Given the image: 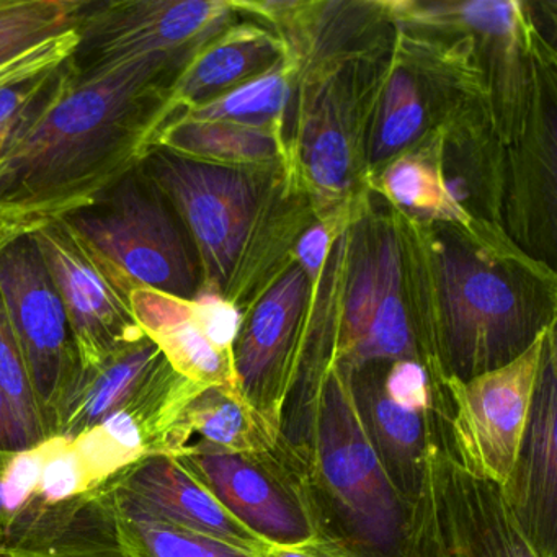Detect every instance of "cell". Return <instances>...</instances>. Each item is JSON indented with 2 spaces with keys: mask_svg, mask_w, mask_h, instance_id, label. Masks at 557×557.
Wrapping results in <instances>:
<instances>
[{
  "mask_svg": "<svg viewBox=\"0 0 557 557\" xmlns=\"http://www.w3.org/2000/svg\"><path fill=\"white\" fill-rule=\"evenodd\" d=\"M164 57H143L76 79L0 162V216L40 224L96 203L159 148L175 120Z\"/></svg>",
  "mask_w": 557,
  "mask_h": 557,
  "instance_id": "1",
  "label": "cell"
},
{
  "mask_svg": "<svg viewBox=\"0 0 557 557\" xmlns=\"http://www.w3.org/2000/svg\"><path fill=\"white\" fill-rule=\"evenodd\" d=\"M133 288L194 299L201 288L198 263L172 207L143 174L126 175L102 198L61 218Z\"/></svg>",
  "mask_w": 557,
  "mask_h": 557,
  "instance_id": "2",
  "label": "cell"
},
{
  "mask_svg": "<svg viewBox=\"0 0 557 557\" xmlns=\"http://www.w3.org/2000/svg\"><path fill=\"white\" fill-rule=\"evenodd\" d=\"M34 230L0 249V296L27 361L45 435L51 440L73 409L86 368Z\"/></svg>",
  "mask_w": 557,
  "mask_h": 557,
  "instance_id": "3",
  "label": "cell"
},
{
  "mask_svg": "<svg viewBox=\"0 0 557 557\" xmlns=\"http://www.w3.org/2000/svg\"><path fill=\"white\" fill-rule=\"evenodd\" d=\"M236 17L221 0L89 2L74 57L77 77L97 76L143 57H164L181 74Z\"/></svg>",
  "mask_w": 557,
  "mask_h": 557,
  "instance_id": "4",
  "label": "cell"
},
{
  "mask_svg": "<svg viewBox=\"0 0 557 557\" xmlns=\"http://www.w3.org/2000/svg\"><path fill=\"white\" fill-rule=\"evenodd\" d=\"M143 174L161 191L187 230L198 259L201 288L224 296L249 239L256 190L240 169L184 158L164 148L143 162Z\"/></svg>",
  "mask_w": 557,
  "mask_h": 557,
  "instance_id": "5",
  "label": "cell"
},
{
  "mask_svg": "<svg viewBox=\"0 0 557 557\" xmlns=\"http://www.w3.org/2000/svg\"><path fill=\"white\" fill-rule=\"evenodd\" d=\"M322 481L351 530L371 546H389L399 533L396 488L374 448L358 406L351 368L325 381L315 426Z\"/></svg>",
  "mask_w": 557,
  "mask_h": 557,
  "instance_id": "6",
  "label": "cell"
},
{
  "mask_svg": "<svg viewBox=\"0 0 557 557\" xmlns=\"http://www.w3.org/2000/svg\"><path fill=\"white\" fill-rule=\"evenodd\" d=\"M438 285L456 381L508 363L536 337L513 286L479 257L445 250Z\"/></svg>",
  "mask_w": 557,
  "mask_h": 557,
  "instance_id": "7",
  "label": "cell"
},
{
  "mask_svg": "<svg viewBox=\"0 0 557 557\" xmlns=\"http://www.w3.org/2000/svg\"><path fill=\"white\" fill-rule=\"evenodd\" d=\"M32 236L63 299L84 368L145 337L133 312L135 288L66 221H45Z\"/></svg>",
  "mask_w": 557,
  "mask_h": 557,
  "instance_id": "8",
  "label": "cell"
},
{
  "mask_svg": "<svg viewBox=\"0 0 557 557\" xmlns=\"http://www.w3.org/2000/svg\"><path fill=\"white\" fill-rule=\"evenodd\" d=\"M546 337L540 332L513 360L453 387V429L462 462L498 487H507L517 469Z\"/></svg>",
  "mask_w": 557,
  "mask_h": 557,
  "instance_id": "9",
  "label": "cell"
},
{
  "mask_svg": "<svg viewBox=\"0 0 557 557\" xmlns=\"http://www.w3.org/2000/svg\"><path fill=\"white\" fill-rule=\"evenodd\" d=\"M200 387L177 373L165 358L122 409L73 440L92 488L145 456L164 453L178 413Z\"/></svg>",
  "mask_w": 557,
  "mask_h": 557,
  "instance_id": "10",
  "label": "cell"
},
{
  "mask_svg": "<svg viewBox=\"0 0 557 557\" xmlns=\"http://www.w3.org/2000/svg\"><path fill=\"white\" fill-rule=\"evenodd\" d=\"M135 510L260 557L270 543L233 517L172 455L145 456L103 482Z\"/></svg>",
  "mask_w": 557,
  "mask_h": 557,
  "instance_id": "11",
  "label": "cell"
},
{
  "mask_svg": "<svg viewBox=\"0 0 557 557\" xmlns=\"http://www.w3.org/2000/svg\"><path fill=\"white\" fill-rule=\"evenodd\" d=\"M172 456L236 520L267 543L296 546L314 537L298 502L253 461V456L201 445L185 446Z\"/></svg>",
  "mask_w": 557,
  "mask_h": 557,
  "instance_id": "12",
  "label": "cell"
},
{
  "mask_svg": "<svg viewBox=\"0 0 557 557\" xmlns=\"http://www.w3.org/2000/svg\"><path fill=\"white\" fill-rule=\"evenodd\" d=\"M413 347L400 296L396 239L381 237L355 269L345 306L341 363L360 368L373 361L412 360Z\"/></svg>",
  "mask_w": 557,
  "mask_h": 557,
  "instance_id": "13",
  "label": "cell"
},
{
  "mask_svg": "<svg viewBox=\"0 0 557 557\" xmlns=\"http://www.w3.org/2000/svg\"><path fill=\"white\" fill-rule=\"evenodd\" d=\"M2 557H129L112 488L102 484L60 502L35 495L5 523Z\"/></svg>",
  "mask_w": 557,
  "mask_h": 557,
  "instance_id": "14",
  "label": "cell"
},
{
  "mask_svg": "<svg viewBox=\"0 0 557 557\" xmlns=\"http://www.w3.org/2000/svg\"><path fill=\"white\" fill-rule=\"evenodd\" d=\"M518 523L528 537L553 557L557 524V377L553 335H547L531 403L530 420L513 479Z\"/></svg>",
  "mask_w": 557,
  "mask_h": 557,
  "instance_id": "15",
  "label": "cell"
},
{
  "mask_svg": "<svg viewBox=\"0 0 557 557\" xmlns=\"http://www.w3.org/2000/svg\"><path fill=\"white\" fill-rule=\"evenodd\" d=\"M306 283L308 275L301 267L285 273L262 296L233 348L237 387L256 409L273 420L280 410L275 374L301 318Z\"/></svg>",
  "mask_w": 557,
  "mask_h": 557,
  "instance_id": "16",
  "label": "cell"
},
{
  "mask_svg": "<svg viewBox=\"0 0 557 557\" xmlns=\"http://www.w3.org/2000/svg\"><path fill=\"white\" fill-rule=\"evenodd\" d=\"M132 306L141 331L159 345L177 373L200 386H237L233 354L220 350L210 341L195 299L136 288Z\"/></svg>",
  "mask_w": 557,
  "mask_h": 557,
  "instance_id": "17",
  "label": "cell"
},
{
  "mask_svg": "<svg viewBox=\"0 0 557 557\" xmlns=\"http://www.w3.org/2000/svg\"><path fill=\"white\" fill-rule=\"evenodd\" d=\"M276 420L263 416L236 384L203 386L178 413L165 455L201 445L233 455L257 456L275 445Z\"/></svg>",
  "mask_w": 557,
  "mask_h": 557,
  "instance_id": "18",
  "label": "cell"
},
{
  "mask_svg": "<svg viewBox=\"0 0 557 557\" xmlns=\"http://www.w3.org/2000/svg\"><path fill=\"white\" fill-rule=\"evenodd\" d=\"M280 54L282 47L269 32L257 27L227 28L169 87L175 119L267 73Z\"/></svg>",
  "mask_w": 557,
  "mask_h": 557,
  "instance_id": "19",
  "label": "cell"
},
{
  "mask_svg": "<svg viewBox=\"0 0 557 557\" xmlns=\"http://www.w3.org/2000/svg\"><path fill=\"white\" fill-rule=\"evenodd\" d=\"M159 345L145 335L97 364L86 368L73 409L58 436L73 442L122 409L164 363ZM57 438V436H54Z\"/></svg>",
  "mask_w": 557,
  "mask_h": 557,
  "instance_id": "20",
  "label": "cell"
},
{
  "mask_svg": "<svg viewBox=\"0 0 557 557\" xmlns=\"http://www.w3.org/2000/svg\"><path fill=\"white\" fill-rule=\"evenodd\" d=\"M159 148L184 158L237 168L272 161L278 145L257 126L178 116L162 132Z\"/></svg>",
  "mask_w": 557,
  "mask_h": 557,
  "instance_id": "21",
  "label": "cell"
},
{
  "mask_svg": "<svg viewBox=\"0 0 557 557\" xmlns=\"http://www.w3.org/2000/svg\"><path fill=\"white\" fill-rule=\"evenodd\" d=\"M355 393L391 484L394 487V479L403 478L410 487L422 451V413L397 406L384 389L368 387L361 394L355 387Z\"/></svg>",
  "mask_w": 557,
  "mask_h": 557,
  "instance_id": "22",
  "label": "cell"
},
{
  "mask_svg": "<svg viewBox=\"0 0 557 557\" xmlns=\"http://www.w3.org/2000/svg\"><path fill=\"white\" fill-rule=\"evenodd\" d=\"M84 0H0V67L79 27Z\"/></svg>",
  "mask_w": 557,
  "mask_h": 557,
  "instance_id": "23",
  "label": "cell"
},
{
  "mask_svg": "<svg viewBox=\"0 0 557 557\" xmlns=\"http://www.w3.org/2000/svg\"><path fill=\"white\" fill-rule=\"evenodd\" d=\"M115 498L120 540L129 557H257L195 531L156 520Z\"/></svg>",
  "mask_w": 557,
  "mask_h": 557,
  "instance_id": "24",
  "label": "cell"
},
{
  "mask_svg": "<svg viewBox=\"0 0 557 557\" xmlns=\"http://www.w3.org/2000/svg\"><path fill=\"white\" fill-rule=\"evenodd\" d=\"M288 96L289 89L285 77L276 71H267L181 116L239 123L260 128L263 122H269L282 112Z\"/></svg>",
  "mask_w": 557,
  "mask_h": 557,
  "instance_id": "25",
  "label": "cell"
},
{
  "mask_svg": "<svg viewBox=\"0 0 557 557\" xmlns=\"http://www.w3.org/2000/svg\"><path fill=\"white\" fill-rule=\"evenodd\" d=\"M394 201L420 216L465 221L461 205L453 198L448 184L432 165L417 159H399L383 177Z\"/></svg>",
  "mask_w": 557,
  "mask_h": 557,
  "instance_id": "26",
  "label": "cell"
},
{
  "mask_svg": "<svg viewBox=\"0 0 557 557\" xmlns=\"http://www.w3.org/2000/svg\"><path fill=\"white\" fill-rule=\"evenodd\" d=\"M0 389L32 448L47 442L30 373L11 319L0 296Z\"/></svg>",
  "mask_w": 557,
  "mask_h": 557,
  "instance_id": "27",
  "label": "cell"
},
{
  "mask_svg": "<svg viewBox=\"0 0 557 557\" xmlns=\"http://www.w3.org/2000/svg\"><path fill=\"white\" fill-rule=\"evenodd\" d=\"M423 106L412 77L396 71L381 103L373 159L383 161L409 146L422 132Z\"/></svg>",
  "mask_w": 557,
  "mask_h": 557,
  "instance_id": "28",
  "label": "cell"
},
{
  "mask_svg": "<svg viewBox=\"0 0 557 557\" xmlns=\"http://www.w3.org/2000/svg\"><path fill=\"white\" fill-rule=\"evenodd\" d=\"M305 164L309 177L321 190L335 194L347 187L350 145L337 119L329 110L312 116L305 133Z\"/></svg>",
  "mask_w": 557,
  "mask_h": 557,
  "instance_id": "29",
  "label": "cell"
},
{
  "mask_svg": "<svg viewBox=\"0 0 557 557\" xmlns=\"http://www.w3.org/2000/svg\"><path fill=\"white\" fill-rule=\"evenodd\" d=\"M44 446V466L37 495L45 500L60 502L86 494L92 488L86 466L73 443L67 440H47Z\"/></svg>",
  "mask_w": 557,
  "mask_h": 557,
  "instance_id": "30",
  "label": "cell"
},
{
  "mask_svg": "<svg viewBox=\"0 0 557 557\" xmlns=\"http://www.w3.org/2000/svg\"><path fill=\"white\" fill-rule=\"evenodd\" d=\"M44 466V446L15 453L0 482V505L4 511L2 530L12 515L25 507L37 495Z\"/></svg>",
  "mask_w": 557,
  "mask_h": 557,
  "instance_id": "31",
  "label": "cell"
},
{
  "mask_svg": "<svg viewBox=\"0 0 557 557\" xmlns=\"http://www.w3.org/2000/svg\"><path fill=\"white\" fill-rule=\"evenodd\" d=\"M77 48H79V32H77V28L38 45L34 50L27 51L17 60L0 67V87L17 83V81L28 79V77L61 66L71 58L76 57Z\"/></svg>",
  "mask_w": 557,
  "mask_h": 557,
  "instance_id": "32",
  "label": "cell"
},
{
  "mask_svg": "<svg viewBox=\"0 0 557 557\" xmlns=\"http://www.w3.org/2000/svg\"><path fill=\"white\" fill-rule=\"evenodd\" d=\"M383 389L397 406L412 412H425L430 406L425 371L413 360L396 361L387 373Z\"/></svg>",
  "mask_w": 557,
  "mask_h": 557,
  "instance_id": "33",
  "label": "cell"
},
{
  "mask_svg": "<svg viewBox=\"0 0 557 557\" xmlns=\"http://www.w3.org/2000/svg\"><path fill=\"white\" fill-rule=\"evenodd\" d=\"M517 5L498 0H478L459 8V15L469 27L487 35H508L513 30Z\"/></svg>",
  "mask_w": 557,
  "mask_h": 557,
  "instance_id": "34",
  "label": "cell"
},
{
  "mask_svg": "<svg viewBox=\"0 0 557 557\" xmlns=\"http://www.w3.org/2000/svg\"><path fill=\"white\" fill-rule=\"evenodd\" d=\"M296 252H298L302 272L314 276L325 262L329 252V233L325 227L314 226L306 231L305 236L299 239Z\"/></svg>",
  "mask_w": 557,
  "mask_h": 557,
  "instance_id": "35",
  "label": "cell"
},
{
  "mask_svg": "<svg viewBox=\"0 0 557 557\" xmlns=\"http://www.w3.org/2000/svg\"><path fill=\"white\" fill-rule=\"evenodd\" d=\"M30 448L27 436L22 432L21 425L12 412L8 397L0 389V451L22 453Z\"/></svg>",
  "mask_w": 557,
  "mask_h": 557,
  "instance_id": "36",
  "label": "cell"
},
{
  "mask_svg": "<svg viewBox=\"0 0 557 557\" xmlns=\"http://www.w3.org/2000/svg\"><path fill=\"white\" fill-rule=\"evenodd\" d=\"M260 557H347L341 556L335 550L327 549L322 544L315 543L314 537L306 543L296 544V546H280V544H270L269 549Z\"/></svg>",
  "mask_w": 557,
  "mask_h": 557,
  "instance_id": "37",
  "label": "cell"
},
{
  "mask_svg": "<svg viewBox=\"0 0 557 557\" xmlns=\"http://www.w3.org/2000/svg\"><path fill=\"white\" fill-rule=\"evenodd\" d=\"M523 528L510 530L505 547V557H550L544 554L524 533Z\"/></svg>",
  "mask_w": 557,
  "mask_h": 557,
  "instance_id": "38",
  "label": "cell"
},
{
  "mask_svg": "<svg viewBox=\"0 0 557 557\" xmlns=\"http://www.w3.org/2000/svg\"><path fill=\"white\" fill-rule=\"evenodd\" d=\"M41 224V223H40ZM38 224L22 223V221L11 220V218L0 216V249L14 239L18 234L25 231L34 230Z\"/></svg>",
  "mask_w": 557,
  "mask_h": 557,
  "instance_id": "39",
  "label": "cell"
},
{
  "mask_svg": "<svg viewBox=\"0 0 557 557\" xmlns=\"http://www.w3.org/2000/svg\"><path fill=\"white\" fill-rule=\"evenodd\" d=\"M2 553H4V530L0 527V557H2Z\"/></svg>",
  "mask_w": 557,
  "mask_h": 557,
  "instance_id": "40",
  "label": "cell"
}]
</instances>
